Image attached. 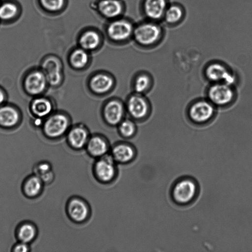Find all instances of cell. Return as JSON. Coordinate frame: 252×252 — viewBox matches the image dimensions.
I'll list each match as a JSON object with an SVG mask.
<instances>
[{"label": "cell", "mask_w": 252, "mask_h": 252, "mask_svg": "<svg viewBox=\"0 0 252 252\" xmlns=\"http://www.w3.org/2000/svg\"><path fill=\"white\" fill-rule=\"evenodd\" d=\"M198 186L194 179L189 177L178 179L173 185L171 189V196L174 202L180 205L191 203L197 197Z\"/></svg>", "instance_id": "obj_1"}, {"label": "cell", "mask_w": 252, "mask_h": 252, "mask_svg": "<svg viewBox=\"0 0 252 252\" xmlns=\"http://www.w3.org/2000/svg\"><path fill=\"white\" fill-rule=\"evenodd\" d=\"M48 84L45 74L41 68L28 71L22 81L25 92L33 96H40L46 90Z\"/></svg>", "instance_id": "obj_2"}, {"label": "cell", "mask_w": 252, "mask_h": 252, "mask_svg": "<svg viewBox=\"0 0 252 252\" xmlns=\"http://www.w3.org/2000/svg\"><path fill=\"white\" fill-rule=\"evenodd\" d=\"M116 163L111 155L106 154L97 158L93 166L95 178L102 183L111 182L117 173Z\"/></svg>", "instance_id": "obj_3"}, {"label": "cell", "mask_w": 252, "mask_h": 252, "mask_svg": "<svg viewBox=\"0 0 252 252\" xmlns=\"http://www.w3.org/2000/svg\"><path fill=\"white\" fill-rule=\"evenodd\" d=\"M234 95L232 85L224 83H213L207 91L209 100L218 106L229 105L233 100Z\"/></svg>", "instance_id": "obj_4"}, {"label": "cell", "mask_w": 252, "mask_h": 252, "mask_svg": "<svg viewBox=\"0 0 252 252\" xmlns=\"http://www.w3.org/2000/svg\"><path fill=\"white\" fill-rule=\"evenodd\" d=\"M69 121L67 117L62 113L50 115L44 122L42 131L45 136L54 139L63 135L67 130Z\"/></svg>", "instance_id": "obj_5"}, {"label": "cell", "mask_w": 252, "mask_h": 252, "mask_svg": "<svg viewBox=\"0 0 252 252\" xmlns=\"http://www.w3.org/2000/svg\"><path fill=\"white\" fill-rule=\"evenodd\" d=\"M215 105L209 100H199L194 102L188 110L190 120L195 124H202L209 122L215 114Z\"/></svg>", "instance_id": "obj_6"}, {"label": "cell", "mask_w": 252, "mask_h": 252, "mask_svg": "<svg viewBox=\"0 0 252 252\" xmlns=\"http://www.w3.org/2000/svg\"><path fill=\"white\" fill-rule=\"evenodd\" d=\"M66 210L69 218L76 223L85 221L90 215L89 205L79 197L70 198L67 203Z\"/></svg>", "instance_id": "obj_7"}, {"label": "cell", "mask_w": 252, "mask_h": 252, "mask_svg": "<svg viewBox=\"0 0 252 252\" xmlns=\"http://www.w3.org/2000/svg\"><path fill=\"white\" fill-rule=\"evenodd\" d=\"M133 33L138 43L143 45H150L158 39L161 31L158 25L147 23L137 26L133 30Z\"/></svg>", "instance_id": "obj_8"}, {"label": "cell", "mask_w": 252, "mask_h": 252, "mask_svg": "<svg viewBox=\"0 0 252 252\" xmlns=\"http://www.w3.org/2000/svg\"><path fill=\"white\" fill-rule=\"evenodd\" d=\"M205 75L213 83H224L232 85L235 82L233 74L225 65L219 63L208 64L205 68Z\"/></svg>", "instance_id": "obj_9"}, {"label": "cell", "mask_w": 252, "mask_h": 252, "mask_svg": "<svg viewBox=\"0 0 252 252\" xmlns=\"http://www.w3.org/2000/svg\"><path fill=\"white\" fill-rule=\"evenodd\" d=\"M40 68L49 85L56 86L60 83L62 78V64L58 58L52 56L46 57L41 62Z\"/></svg>", "instance_id": "obj_10"}, {"label": "cell", "mask_w": 252, "mask_h": 252, "mask_svg": "<svg viewBox=\"0 0 252 252\" xmlns=\"http://www.w3.org/2000/svg\"><path fill=\"white\" fill-rule=\"evenodd\" d=\"M22 118L20 111L12 104H3L0 106V127L9 129L16 127Z\"/></svg>", "instance_id": "obj_11"}, {"label": "cell", "mask_w": 252, "mask_h": 252, "mask_svg": "<svg viewBox=\"0 0 252 252\" xmlns=\"http://www.w3.org/2000/svg\"><path fill=\"white\" fill-rule=\"evenodd\" d=\"M133 26L129 21L116 20L111 22L107 28V33L112 40L121 41L127 39L133 33Z\"/></svg>", "instance_id": "obj_12"}, {"label": "cell", "mask_w": 252, "mask_h": 252, "mask_svg": "<svg viewBox=\"0 0 252 252\" xmlns=\"http://www.w3.org/2000/svg\"><path fill=\"white\" fill-rule=\"evenodd\" d=\"M30 108L33 115L41 119L50 116L53 110V105L48 98L37 96L32 101Z\"/></svg>", "instance_id": "obj_13"}, {"label": "cell", "mask_w": 252, "mask_h": 252, "mask_svg": "<svg viewBox=\"0 0 252 252\" xmlns=\"http://www.w3.org/2000/svg\"><path fill=\"white\" fill-rule=\"evenodd\" d=\"M43 184L41 179L37 175L34 174L30 175L22 184V191L28 198L37 197L42 191Z\"/></svg>", "instance_id": "obj_14"}, {"label": "cell", "mask_w": 252, "mask_h": 252, "mask_svg": "<svg viewBox=\"0 0 252 252\" xmlns=\"http://www.w3.org/2000/svg\"><path fill=\"white\" fill-rule=\"evenodd\" d=\"M111 155L117 163L126 164L134 158L135 152L131 145L121 143L114 146Z\"/></svg>", "instance_id": "obj_15"}, {"label": "cell", "mask_w": 252, "mask_h": 252, "mask_svg": "<svg viewBox=\"0 0 252 252\" xmlns=\"http://www.w3.org/2000/svg\"><path fill=\"white\" fill-rule=\"evenodd\" d=\"M99 13L106 18L118 17L123 11V6L119 0H100L97 4Z\"/></svg>", "instance_id": "obj_16"}, {"label": "cell", "mask_w": 252, "mask_h": 252, "mask_svg": "<svg viewBox=\"0 0 252 252\" xmlns=\"http://www.w3.org/2000/svg\"><path fill=\"white\" fill-rule=\"evenodd\" d=\"M127 109L130 114L136 119L145 117L148 111V105L146 100L137 95L131 96L127 102Z\"/></svg>", "instance_id": "obj_17"}, {"label": "cell", "mask_w": 252, "mask_h": 252, "mask_svg": "<svg viewBox=\"0 0 252 252\" xmlns=\"http://www.w3.org/2000/svg\"><path fill=\"white\" fill-rule=\"evenodd\" d=\"M124 115V108L122 103L117 100L108 102L104 109V116L106 121L110 124H118Z\"/></svg>", "instance_id": "obj_18"}, {"label": "cell", "mask_w": 252, "mask_h": 252, "mask_svg": "<svg viewBox=\"0 0 252 252\" xmlns=\"http://www.w3.org/2000/svg\"><path fill=\"white\" fill-rule=\"evenodd\" d=\"M165 0H145L144 10L146 15L153 20L159 19L165 13Z\"/></svg>", "instance_id": "obj_19"}, {"label": "cell", "mask_w": 252, "mask_h": 252, "mask_svg": "<svg viewBox=\"0 0 252 252\" xmlns=\"http://www.w3.org/2000/svg\"><path fill=\"white\" fill-rule=\"evenodd\" d=\"M15 233L17 238L20 242L29 244L35 239L37 229L33 223L24 221L18 225Z\"/></svg>", "instance_id": "obj_20"}, {"label": "cell", "mask_w": 252, "mask_h": 252, "mask_svg": "<svg viewBox=\"0 0 252 252\" xmlns=\"http://www.w3.org/2000/svg\"><path fill=\"white\" fill-rule=\"evenodd\" d=\"M86 146L88 153L96 158L107 154L109 150L107 142L102 137L97 136L89 139Z\"/></svg>", "instance_id": "obj_21"}, {"label": "cell", "mask_w": 252, "mask_h": 252, "mask_svg": "<svg viewBox=\"0 0 252 252\" xmlns=\"http://www.w3.org/2000/svg\"><path fill=\"white\" fill-rule=\"evenodd\" d=\"M67 140L73 148L79 150L87 145L89 140L88 133L84 127L80 126L75 127L69 131Z\"/></svg>", "instance_id": "obj_22"}, {"label": "cell", "mask_w": 252, "mask_h": 252, "mask_svg": "<svg viewBox=\"0 0 252 252\" xmlns=\"http://www.w3.org/2000/svg\"><path fill=\"white\" fill-rule=\"evenodd\" d=\"M18 4L11 0H6L0 3V20L5 22L12 21L20 15Z\"/></svg>", "instance_id": "obj_23"}, {"label": "cell", "mask_w": 252, "mask_h": 252, "mask_svg": "<svg viewBox=\"0 0 252 252\" xmlns=\"http://www.w3.org/2000/svg\"><path fill=\"white\" fill-rule=\"evenodd\" d=\"M113 81L111 77L106 74H97L94 76L90 83L91 89L98 94L108 91L112 87Z\"/></svg>", "instance_id": "obj_24"}, {"label": "cell", "mask_w": 252, "mask_h": 252, "mask_svg": "<svg viewBox=\"0 0 252 252\" xmlns=\"http://www.w3.org/2000/svg\"><path fill=\"white\" fill-rule=\"evenodd\" d=\"M100 38L97 32L93 30L84 32L80 37L79 43L81 47L85 50H92L99 45Z\"/></svg>", "instance_id": "obj_25"}, {"label": "cell", "mask_w": 252, "mask_h": 252, "mask_svg": "<svg viewBox=\"0 0 252 252\" xmlns=\"http://www.w3.org/2000/svg\"><path fill=\"white\" fill-rule=\"evenodd\" d=\"M33 172L41 179L43 183L46 184L51 183L54 178L52 166L47 161H40L36 163L33 167Z\"/></svg>", "instance_id": "obj_26"}, {"label": "cell", "mask_w": 252, "mask_h": 252, "mask_svg": "<svg viewBox=\"0 0 252 252\" xmlns=\"http://www.w3.org/2000/svg\"><path fill=\"white\" fill-rule=\"evenodd\" d=\"M88 60L89 56L86 50L82 48L74 50L70 56L71 64L77 68L84 67L87 63Z\"/></svg>", "instance_id": "obj_27"}, {"label": "cell", "mask_w": 252, "mask_h": 252, "mask_svg": "<svg viewBox=\"0 0 252 252\" xmlns=\"http://www.w3.org/2000/svg\"><path fill=\"white\" fill-rule=\"evenodd\" d=\"M165 19L169 23H175L179 21L183 16L182 9L177 5L169 7L165 12Z\"/></svg>", "instance_id": "obj_28"}, {"label": "cell", "mask_w": 252, "mask_h": 252, "mask_svg": "<svg viewBox=\"0 0 252 252\" xmlns=\"http://www.w3.org/2000/svg\"><path fill=\"white\" fill-rule=\"evenodd\" d=\"M39 2L45 10L51 12L59 11L64 4V0H39Z\"/></svg>", "instance_id": "obj_29"}, {"label": "cell", "mask_w": 252, "mask_h": 252, "mask_svg": "<svg viewBox=\"0 0 252 252\" xmlns=\"http://www.w3.org/2000/svg\"><path fill=\"white\" fill-rule=\"evenodd\" d=\"M150 84L149 77L145 74L138 76L134 83V89L138 93H142L148 89Z\"/></svg>", "instance_id": "obj_30"}, {"label": "cell", "mask_w": 252, "mask_h": 252, "mask_svg": "<svg viewBox=\"0 0 252 252\" xmlns=\"http://www.w3.org/2000/svg\"><path fill=\"white\" fill-rule=\"evenodd\" d=\"M119 130L124 136L129 137L135 132V125L131 121L125 120L121 123L119 126Z\"/></svg>", "instance_id": "obj_31"}, {"label": "cell", "mask_w": 252, "mask_h": 252, "mask_svg": "<svg viewBox=\"0 0 252 252\" xmlns=\"http://www.w3.org/2000/svg\"><path fill=\"white\" fill-rule=\"evenodd\" d=\"M30 248L28 244L20 242L12 247V251L15 252H29Z\"/></svg>", "instance_id": "obj_32"}, {"label": "cell", "mask_w": 252, "mask_h": 252, "mask_svg": "<svg viewBox=\"0 0 252 252\" xmlns=\"http://www.w3.org/2000/svg\"><path fill=\"white\" fill-rule=\"evenodd\" d=\"M6 99L5 91L0 87V106L3 104Z\"/></svg>", "instance_id": "obj_33"}]
</instances>
